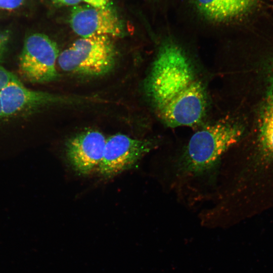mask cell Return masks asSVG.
<instances>
[{"mask_svg": "<svg viewBox=\"0 0 273 273\" xmlns=\"http://www.w3.org/2000/svg\"><path fill=\"white\" fill-rule=\"evenodd\" d=\"M9 38L8 32L0 29V60L2 59L6 50Z\"/></svg>", "mask_w": 273, "mask_h": 273, "instance_id": "obj_13", "label": "cell"}, {"mask_svg": "<svg viewBox=\"0 0 273 273\" xmlns=\"http://www.w3.org/2000/svg\"><path fill=\"white\" fill-rule=\"evenodd\" d=\"M83 99L30 89L18 79L0 92L4 120L32 114L45 107L73 104Z\"/></svg>", "mask_w": 273, "mask_h": 273, "instance_id": "obj_5", "label": "cell"}, {"mask_svg": "<svg viewBox=\"0 0 273 273\" xmlns=\"http://www.w3.org/2000/svg\"><path fill=\"white\" fill-rule=\"evenodd\" d=\"M25 0H0V10H13L23 4Z\"/></svg>", "mask_w": 273, "mask_h": 273, "instance_id": "obj_12", "label": "cell"}, {"mask_svg": "<svg viewBox=\"0 0 273 273\" xmlns=\"http://www.w3.org/2000/svg\"><path fill=\"white\" fill-rule=\"evenodd\" d=\"M243 133L242 127L230 119L218 120L198 130L175 160L176 176L184 179L195 178L210 171Z\"/></svg>", "mask_w": 273, "mask_h": 273, "instance_id": "obj_2", "label": "cell"}, {"mask_svg": "<svg viewBox=\"0 0 273 273\" xmlns=\"http://www.w3.org/2000/svg\"><path fill=\"white\" fill-rule=\"evenodd\" d=\"M18 79L12 72L0 66V92L9 84Z\"/></svg>", "mask_w": 273, "mask_h": 273, "instance_id": "obj_11", "label": "cell"}, {"mask_svg": "<svg viewBox=\"0 0 273 273\" xmlns=\"http://www.w3.org/2000/svg\"><path fill=\"white\" fill-rule=\"evenodd\" d=\"M158 145L152 139H134L122 133L112 135L107 138L97 171L104 178L112 177L132 167Z\"/></svg>", "mask_w": 273, "mask_h": 273, "instance_id": "obj_6", "label": "cell"}, {"mask_svg": "<svg viewBox=\"0 0 273 273\" xmlns=\"http://www.w3.org/2000/svg\"><path fill=\"white\" fill-rule=\"evenodd\" d=\"M259 143L263 154L273 159V61L267 76V87L261 112Z\"/></svg>", "mask_w": 273, "mask_h": 273, "instance_id": "obj_10", "label": "cell"}, {"mask_svg": "<svg viewBox=\"0 0 273 273\" xmlns=\"http://www.w3.org/2000/svg\"><path fill=\"white\" fill-rule=\"evenodd\" d=\"M54 3L66 6H76L82 0H53Z\"/></svg>", "mask_w": 273, "mask_h": 273, "instance_id": "obj_15", "label": "cell"}, {"mask_svg": "<svg viewBox=\"0 0 273 273\" xmlns=\"http://www.w3.org/2000/svg\"><path fill=\"white\" fill-rule=\"evenodd\" d=\"M145 88L159 118L168 127L193 126L205 115V87L185 52L174 42L159 49Z\"/></svg>", "mask_w": 273, "mask_h": 273, "instance_id": "obj_1", "label": "cell"}, {"mask_svg": "<svg viewBox=\"0 0 273 273\" xmlns=\"http://www.w3.org/2000/svg\"><path fill=\"white\" fill-rule=\"evenodd\" d=\"M91 6L101 8L107 5L109 0H82Z\"/></svg>", "mask_w": 273, "mask_h": 273, "instance_id": "obj_14", "label": "cell"}, {"mask_svg": "<svg viewBox=\"0 0 273 273\" xmlns=\"http://www.w3.org/2000/svg\"><path fill=\"white\" fill-rule=\"evenodd\" d=\"M4 118L3 116V113L2 110V107H1V101H0V123L4 121Z\"/></svg>", "mask_w": 273, "mask_h": 273, "instance_id": "obj_16", "label": "cell"}, {"mask_svg": "<svg viewBox=\"0 0 273 273\" xmlns=\"http://www.w3.org/2000/svg\"><path fill=\"white\" fill-rule=\"evenodd\" d=\"M57 43L47 35L35 33L25 40L20 56L19 71L26 80L47 83L57 80L56 63L59 56Z\"/></svg>", "mask_w": 273, "mask_h": 273, "instance_id": "obj_4", "label": "cell"}, {"mask_svg": "<svg viewBox=\"0 0 273 273\" xmlns=\"http://www.w3.org/2000/svg\"><path fill=\"white\" fill-rule=\"evenodd\" d=\"M111 37H80L59 56L58 63L64 71L87 76L105 75L114 67L117 51Z\"/></svg>", "mask_w": 273, "mask_h": 273, "instance_id": "obj_3", "label": "cell"}, {"mask_svg": "<svg viewBox=\"0 0 273 273\" xmlns=\"http://www.w3.org/2000/svg\"><path fill=\"white\" fill-rule=\"evenodd\" d=\"M107 138L100 131L90 129L70 138L65 144L66 158L79 174L97 171L102 161Z\"/></svg>", "mask_w": 273, "mask_h": 273, "instance_id": "obj_8", "label": "cell"}, {"mask_svg": "<svg viewBox=\"0 0 273 273\" xmlns=\"http://www.w3.org/2000/svg\"><path fill=\"white\" fill-rule=\"evenodd\" d=\"M271 8L272 9H273V5H271Z\"/></svg>", "mask_w": 273, "mask_h": 273, "instance_id": "obj_17", "label": "cell"}, {"mask_svg": "<svg viewBox=\"0 0 273 273\" xmlns=\"http://www.w3.org/2000/svg\"><path fill=\"white\" fill-rule=\"evenodd\" d=\"M69 24L81 37L101 35L122 37L124 34L122 22L107 5L101 8L88 5L75 6L71 12Z\"/></svg>", "mask_w": 273, "mask_h": 273, "instance_id": "obj_7", "label": "cell"}, {"mask_svg": "<svg viewBox=\"0 0 273 273\" xmlns=\"http://www.w3.org/2000/svg\"><path fill=\"white\" fill-rule=\"evenodd\" d=\"M199 12L215 22L238 20L250 14L259 5V0H195Z\"/></svg>", "mask_w": 273, "mask_h": 273, "instance_id": "obj_9", "label": "cell"}]
</instances>
